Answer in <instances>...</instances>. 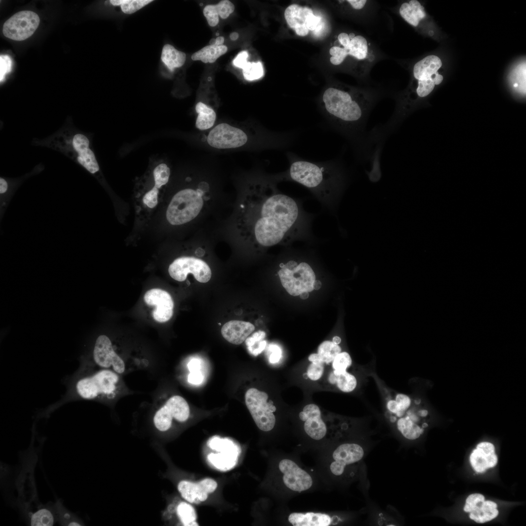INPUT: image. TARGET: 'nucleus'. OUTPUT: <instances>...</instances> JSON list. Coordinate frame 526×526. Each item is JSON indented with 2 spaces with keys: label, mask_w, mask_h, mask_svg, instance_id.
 I'll list each match as a JSON object with an SVG mask.
<instances>
[{
  "label": "nucleus",
  "mask_w": 526,
  "mask_h": 526,
  "mask_svg": "<svg viewBox=\"0 0 526 526\" xmlns=\"http://www.w3.org/2000/svg\"><path fill=\"white\" fill-rule=\"evenodd\" d=\"M279 467L283 473V481L290 489L298 492L309 489L312 485L310 475L294 462L287 459L281 460Z\"/></svg>",
  "instance_id": "nucleus-16"
},
{
  "label": "nucleus",
  "mask_w": 526,
  "mask_h": 526,
  "mask_svg": "<svg viewBox=\"0 0 526 526\" xmlns=\"http://www.w3.org/2000/svg\"><path fill=\"white\" fill-rule=\"evenodd\" d=\"M322 363L312 362L307 368L308 377L312 380H317L322 376L324 366Z\"/></svg>",
  "instance_id": "nucleus-39"
},
{
  "label": "nucleus",
  "mask_w": 526,
  "mask_h": 526,
  "mask_svg": "<svg viewBox=\"0 0 526 526\" xmlns=\"http://www.w3.org/2000/svg\"><path fill=\"white\" fill-rule=\"evenodd\" d=\"M158 188L154 187L144 195L143 203L149 207L153 208L158 203Z\"/></svg>",
  "instance_id": "nucleus-40"
},
{
  "label": "nucleus",
  "mask_w": 526,
  "mask_h": 526,
  "mask_svg": "<svg viewBox=\"0 0 526 526\" xmlns=\"http://www.w3.org/2000/svg\"><path fill=\"white\" fill-rule=\"evenodd\" d=\"M248 53L244 51L239 53L233 60V64L236 67L243 68L247 62Z\"/></svg>",
  "instance_id": "nucleus-45"
},
{
  "label": "nucleus",
  "mask_w": 526,
  "mask_h": 526,
  "mask_svg": "<svg viewBox=\"0 0 526 526\" xmlns=\"http://www.w3.org/2000/svg\"><path fill=\"white\" fill-rule=\"evenodd\" d=\"M178 489L182 496L191 503L205 501L208 497V492L202 480L198 483L182 481L178 485Z\"/></svg>",
  "instance_id": "nucleus-21"
},
{
  "label": "nucleus",
  "mask_w": 526,
  "mask_h": 526,
  "mask_svg": "<svg viewBox=\"0 0 526 526\" xmlns=\"http://www.w3.org/2000/svg\"><path fill=\"white\" fill-rule=\"evenodd\" d=\"M215 42H216V39L212 38V39H210V40L209 41V44H210V45H214L215 44Z\"/></svg>",
  "instance_id": "nucleus-56"
},
{
  "label": "nucleus",
  "mask_w": 526,
  "mask_h": 526,
  "mask_svg": "<svg viewBox=\"0 0 526 526\" xmlns=\"http://www.w3.org/2000/svg\"><path fill=\"white\" fill-rule=\"evenodd\" d=\"M234 452H225L223 453H211L208 455V459L216 467L219 469H225L230 468L234 462Z\"/></svg>",
  "instance_id": "nucleus-35"
},
{
  "label": "nucleus",
  "mask_w": 526,
  "mask_h": 526,
  "mask_svg": "<svg viewBox=\"0 0 526 526\" xmlns=\"http://www.w3.org/2000/svg\"><path fill=\"white\" fill-rule=\"evenodd\" d=\"M144 300L147 305L155 307L152 314L156 321L165 322L172 317L174 303L168 292L159 288L151 289L145 294Z\"/></svg>",
  "instance_id": "nucleus-15"
},
{
  "label": "nucleus",
  "mask_w": 526,
  "mask_h": 526,
  "mask_svg": "<svg viewBox=\"0 0 526 526\" xmlns=\"http://www.w3.org/2000/svg\"><path fill=\"white\" fill-rule=\"evenodd\" d=\"M288 169L277 175L278 182L293 181L307 188L319 202L334 212L347 185V175L338 162H313L288 153Z\"/></svg>",
  "instance_id": "nucleus-1"
},
{
  "label": "nucleus",
  "mask_w": 526,
  "mask_h": 526,
  "mask_svg": "<svg viewBox=\"0 0 526 526\" xmlns=\"http://www.w3.org/2000/svg\"><path fill=\"white\" fill-rule=\"evenodd\" d=\"M244 78L248 81H252L261 78L264 75L263 69L260 61L257 62H247L243 68Z\"/></svg>",
  "instance_id": "nucleus-37"
},
{
  "label": "nucleus",
  "mask_w": 526,
  "mask_h": 526,
  "mask_svg": "<svg viewBox=\"0 0 526 526\" xmlns=\"http://www.w3.org/2000/svg\"><path fill=\"white\" fill-rule=\"evenodd\" d=\"M203 380V376L200 370L190 372L188 376V381L191 384L198 385L201 384Z\"/></svg>",
  "instance_id": "nucleus-46"
},
{
  "label": "nucleus",
  "mask_w": 526,
  "mask_h": 526,
  "mask_svg": "<svg viewBox=\"0 0 526 526\" xmlns=\"http://www.w3.org/2000/svg\"><path fill=\"white\" fill-rule=\"evenodd\" d=\"M355 9L360 10L363 8L367 3L366 0H347L346 1Z\"/></svg>",
  "instance_id": "nucleus-47"
},
{
  "label": "nucleus",
  "mask_w": 526,
  "mask_h": 526,
  "mask_svg": "<svg viewBox=\"0 0 526 526\" xmlns=\"http://www.w3.org/2000/svg\"><path fill=\"white\" fill-rule=\"evenodd\" d=\"M332 341L335 344H338L341 342V338L338 336H335L333 338Z\"/></svg>",
  "instance_id": "nucleus-54"
},
{
  "label": "nucleus",
  "mask_w": 526,
  "mask_h": 526,
  "mask_svg": "<svg viewBox=\"0 0 526 526\" xmlns=\"http://www.w3.org/2000/svg\"><path fill=\"white\" fill-rule=\"evenodd\" d=\"M238 36H239V35H238V34L237 33L233 32V33H232L231 34H230V38L232 40H236L238 38Z\"/></svg>",
  "instance_id": "nucleus-53"
},
{
  "label": "nucleus",
  "mask_w": 526,
  "mask_h": 526,
  "mask_svg": "<svg viewBox=\"0 0 526 526\" xmlns=\"http://www.w3.org/2000/svg\"><path fill=\"white\" fill-rule=\"evenodd\" d=\"M224 40H225V39H224V38L223 37H217L216 38V42H215V44L217 45H222L223 44V43L224 42Z\"/></svg>",
  "instance_id": "nucleus-51"
},
{
  "label": "nucleus",
  "mask_w": 526,
  "mask_h": 526,
  "mask_svg": "<svg viewBox=\"0 0 526 526\" xmlns=\"http://www.w3.org/2000/svg\"><path fill=\"white\" fill-rule=\"evenodd\" d=\"M188 402L182 396L174 395L155 413L153 418L156 428L160 431H166L171 426L172 419L179 422L186 421L189 415Z\"/></svg>",
  "instance_id": "nucleus-10"
},
{
  "label": "nucleus",
  "mask_w": 526,
  "mask_h": 526,
  "mask_svg": "<svg viewBox=\"0 0 526 526\" xmlns=\"http://www.w3.org/2000/svg\"><path fill=\"white\" fill-rule=\"evenodd\" d=\"M300 295V297L301 298V299H306L308 297L309 294H308V292H304L301 293Z\"/></svg>",
  "instance_id": "nucleus-55"
},
{
  "label": "nucleus",
  "mask_w": 526,
  "mask_h": 526,
  "mask_svg": "<svg viewBox=\"0 0 526 526\" xmlns=\"http://www.w3.org/2000/svg\"><path fill=\"white\" fill-rule=\"evenodd\" d=\"M288 521L294 526H328L332 519L328 515L320 513L294 512L289 515Z\"/></svg>",
  "instance_id": "nucleus-22"
},
{
  "label": "nucleus",
  "mask_w": 526,
  "mask_h": 526,
  "mask_svg": "<svg viewBox=\"0 0 526 526\" xmlns=\"http://www.w3.org/2000/svg\"><path fill=\"white\" fill-rule=\"evenodd\" d=\"M152 1L151 0H111L110 3L114 6H120L124 13L131 14Z\"/></svg>",
  "instance_id": "nucleus-34"
},
{
  "label": "nucleus",
  "mask_w": 526,
  "mask_h": 526,
  "mask_svg": "<svg viewBox=\"0 0 526 526\" xmlns=\"http://www.w3.org/2000/svg\"><path fill=\"white\" fill-rule=\"evenodd\" d=\"M186 58L185 53L178 51L170 44L164 46L161 54V60L171 72L176 68L182 66Z\"/></svg>",
  "instance_id": "nucleus-25"
},
{
  "label": "nucleus",
  "mask_w": 526,
  "mask_h": 526,
  "mask_svg": "<svg viewBox=\"0 0 526 526\" xmlns=\"http://www.w3.org/2000/svg\"><path fill=\"white\" fill-rule=\"evenodd\" d=\"M308 359L312 362L324 363L318 354H311L308 357Z\"/></svg>",
  "instance_id": "nucleus-49"
},
{
  "label": "nucleus",
  "mask_w": 526,
  "mask_h": 526,
  "mask_svg": "<svg viewBox=\"0 0 526 526\" xmlns=\"http://www.w3.org/2000/svg\"><path fill=\"white\" fill-rule=\"evenodd\" d=\"M7 183L6 181L3 178L0 179V193L3 194L5 193L7 189Z\"/></svg>",
  "instance_id": "nucleus-50"
},
{
  "label": "nucleus",
  "mask_w": 526,
  "mask_h": 526,
  "mask_svg": "<svg viewBox=\"0 0 526 526\" xmlns=\"http://www.w3.org/2000/svg\"><path fill=\"white\" fill-rule=\"evenodd\" d=\"M203 205L200 189L186 188L181 190L171 199L167 210V219L172 225L188 223L198 215Z\"/></svg>",
  "instance_id": "nucleus-7"
},
{
  "label": "nucleus",
  "mask_w": 526,
  "mask_h": 526,
  "mask_svg": "<svg viewBox=\"0 0 526 526\" xmlns=\"http://www.w3.org/2000/svg\"><path fill=\"white\" fill-rule=\"evenodd\" d=\"M473 469L478 473L484 472L487 469L495 467L498 463L494 445L489 442L479 443L470 456Z\"/></svg>",
  "instance_id": "nucleus-18"
},
{
  "label": "nucleus",
  "mask_w": 526,
  "mask_h": 526,
  "mask_svg": "<svg viewBox=\"0 0 526 526\" xmlns=\"http://www.w3.org/2000/svg\"><path fill=\"white\" fill-rule=\"evenodd\" d=\"M364 454V449L358 444L344 443L339 445L332 454L334 461L330 466L332 473L336 476L342 475L347 466L359 462Z\"/></svg>",
  "instance_id": "nucleus-14"
},
{
  "label": "nucleus",
  "mask_w": 526,
  "mask_h": 526,
  "mask_svg": "<svg viewBox=\"0 0 526 526\" xmlns=\"http://www.w3.org/2000/svg\"><path fill=\"white\" fill-rule=\"evenodd\" d=\"M371 375L379 389L385 415L392 426L407 440L420 437L428 426L426 420L429 414L421 400L396 392L387 387L376 375Z\"/></svg>",
  "instance_id": "nucleus-3"
},
{
  "label": "nucleus",
  "mask_w": 526,
  "mask_h": 526,
  "mask_svg": "<svg viewBox=\"0 0 526 526\" xmlns=\"http://www.w3.org/2000/svg\"><path fill=\"white\" fill-rule=\"evenodd\" d=\"M78 162L92 173L99 170V168L94 154L89 147L85 148L78 152Z\"/></svg>",
  "instance_id": "nucleus-31"
},
{
  "label": "nucleus",
  "mask_w": 526,
  "mask_h": 526,
  "mask_svg": "<svg viewBox=\"0 0 526 526\" xmlns=\"http://www.w3.org/2000/svg\"><path fill=\"white\" fill-rule=\"evenodd\" d=\"M352 360L350 355L346 352H340L335 357L332 361L333 372L338 376L347 371L351 367Z\"/></svg>",
  "instance_id": "nucleus-36"
},
{
  "label": "nucleus",
  "mask_w": 526,
  "mask_h": 526,
  "mask_svg": "<svg viewBox=\"0 0 526 526\" xmlns=\"http://www.w3.org/2000/svg\"><path fill=\"white\" fill-rule=\"evenodd\" d=\"M254 326L249 322L232 320L226 322L221 328L223 338L236 345L242 343L254 330Z\"/></svg>",
  "instance_id": "nucleus-20"
},
{
  "label": "nucleus",
  "mask_w": 526,
  "mask_h": 526,
  "mask_svg": "<svg viewBox=\"0 0 526 526\" xmlns=\"http://www.w3.org/2000/svg\"><path fill=\"white\" fill-rule=\"evenodd\" d=\"M58 512L62 520L64 521L65 525L81 526V524L75 518H72V514L62 507L61 504L58 505Z\"/></svg>",
  "instance_id": "nucleus-42"
},
{
  "label": "nucleus",
  "mask_w": 526,
  "mask_h": 526,
  "mask_svg": "<svg viewBox=\"0 0 526 526\" xmlns=\"http://www.w3.org/2000/svg\"><path fill=\"white\" fill-rule=\"evenodd\" d=\"M227 51V47L224 45H209L192 54L191 59L193 60H201L206 63H214Z\"/></svg>",
  "instance_id": "nucleus-27"
},
{
  "label": "nucleus",
  "mask_w": 526,
  "mask_h": 526,
  "mask_svg": "<svg viewBox=\"0 0 526 526\" xmlns=\"http://www.w3.org/2000/svg\"><path fill=\"white\" fill-rule=\"evenodd\" d=\"M341 351V348L338 344L333 341H325L319 345L318 354L324 362L329 364L333 361Z\"/></svg>",
  "instance_id": "nucleus-29"
},
{
  "label": "nucleus",
  "mask_w": 526,
  "mask_h": 526,
  "mask_svg": "<svg viewBox=\"0 0 526 526\" xmlns=\"http://www.w3.org/2000/svg\"><path fill=\"white\" fill-rule=\"evenodd\" d=\"M53 513L46 507L38 509L30 516V525L33 526H51L54 524Z\"/></svg>",
  "instance_id": "nucleus-30"
},
{
  "label": "nucleus",
  "mask_w": 526,
  "mask_h": 526,
  "mask_svg": "<svg viewBox=\"0 0 526 526\" xmlns=\"http://www.w3.org/2000/svg\"><path fill=\"white\" fill-rule=\"evenodd\" d=\"M195 110L198 113L195 123L197 129L204 131L213 126L216 118L213 109L203 102H199L195 106Z\"/></svg>",
  "instance_id": "nucleus-26"
},
{
  "label": "nucleus",
  "mask_w": 526,
  "mask_h": 526,
  "mask_svg": "<svg viewBox=\"0 0 526 526\" xmlns=\"http://www.w3.org/2000/svg\"><path fill=\"white\" fill-rule=\"evenodd\" d=\"M265 336V333L263 331H259L245 339V344L247 346L248 351L253 355L256 356L264 349L266 342L262 340Z\"/></svg>",
  "instance_id": "nucleus-32"
},
{
  "label": "nucleus",
  "mask_w": 526,
  "mask_h": 526,
  "mask_svg": "<svg viewBox=\"0 0 526 526\" xmlns=\"http://www.w3.org/2000/svg\"><path fill=\"white\" fill-rule=\"evenodd\" d=\"M169 273L174 280L184 281L189 273L192 274L199 282L206 283L211 277V271L204 261L193 257H183L176 259L169 266Z\"/></svg>",
  "instance_id": "nucleus-11"
},
{
  "label": "nucleus",
  "mask_w": 526,
  "mask_h": 526,
  "mask_svg": "<svg viewBox=\"0 0 526 526\" xmlns=\"http://www.w3.org/2000/svg\"><path fill=\"white\" fill-rule=\"evenodd\" d=\"M279 266L278 274L281 283L291 295L296 296L314 289L316 274L308 263L290 260L281 263Z\"/></svg>",
  "instance_id": "nucleus-5"
},
{
  "label": "nucleus",
  "mask_w": 526,
  "mask_h": 526,
  "mask_svg": "<svg viewBox=\"0 0 526 526\" xmlns=\"http://www.w3.org/2000/svg\"><path fill=\"white\" fill-rule=\"evenodd\" d=\"M93 359L99 367L122 374L125 370L123 360L115 352L110 339L104 335L96 339L93 350Z\"/></svg>",
  "instance_id": "nucleus-12"
},
{
  "label": "nucleus",
  "mask_w": 526,
  "mask_h": 526,
  "mask_svg": "<svg viewBox=\"0 0 526 526\" xmlns=\"http://www.w3.org/2000/svg\"><path fill=\"white\" fill-rule=\"evenodd\" d=\"M12 60L7 55L0 56V82L4 79L5 75L10 72L12 67Z\"/></svg>",
  "instance_id": "nucleus-41"
},
{
  "label": "nucleus",
  "mask_w": 526,
  "mask_h": 526,
  "mask_svg": "<svg viewBox=\"0 0 526 526\" xmlns=\"http://www.w3.org/2000/svg\"><path fill=\"white\" fill-rule=\"evenodd\" d=\"M269 351L270 352L269 362L271 363H275L278 362L282 356L281 348L276 345H270L269 347Z\"/></svg>",
  "instance_id": "nucleus-44"
},
{
  "label": "nucleus",
  "mask_w": 526,
  "mask_h": 526,
  "mask_svg": "<svg viewBox=\"0 0 526 526\" xmlns=\"http://www.w3.org/2000/svg\"><path fill=\"white\" fill-rule=\"evenodd\" d=\"M321 286V283L319 281L316 280L314 284V288L315 289H319Z\"/></svg>",
  "instance_id": "nucleus-52"
},
{
  "label": "nucleus",
  "mask_w": 526,
  "mask_h": 526,
  "mask_svg": "<svg viewBox=\"0 0 526 526\" xmlns=\"http://www.w3.org/2000/svg\"><path fill=\"white\" fill-rule=\"evenodd\" d=\"M170 173V169L166 164L162 163L158 165L153 170L154 186L159 189L166 185L169 181Z\"/></svg>",
  "instance_id": "nucleus-38"
},
{
  "label": "nucleus",
  "mask_w": 526,
  "mask_h": 526,
  "mask_svg": "<svg viewBox=\"0 0 526 526\" xmlns=\"http://www.w3.org/2000/svg\"><path fill=\"white\" fill-rule=\"evenodd\" d=\"M268 394L256 388L248 389L245 394L246 405L257 427L262 431L268 432L274 427L276 418L273 414L276 408Z\"/></svg>",
  "instance_id": "nucleus-8"
},
{
  "label": "nucleus",
  "mask_w": 526,
  "mask_h": 526,
  "mask_svg": "<svg viewBox=\"0 0 526 526\" xmlns=\"http://www.w3.org/2000/svg\"><path fill=\"white\" fill-rule=\"evenodd\" d=\"M40 19L37 14L29 10L16 13L3 24L2 32L6 38L21 41L31 36L38 27Z\"/></svg>",
  "instance_id": "nucleus-9"
},
{
  "label": "nucleus",
  "mask_w": 526,
  "mask_h": 526,
  "mask_svg": "<svg viewBox=\"0 0 526 526\" xmlns=\"http://www.w3.org/2000/svg\"><path fill=\"white\" fill-rule=\"evenodd\" d=\"M330 60L335 65L341 64L348 56L358 61L372 62L375 58L370 43L364 36L342 32L335 45L329 50Z\"/></svg>",
  "instance_id": "nucleus-6"
},
{
  "label": "nucleus",
  "mask_w": 526,
  "mask_h": 526,
  "mask_svg": "<svg viewBox=\"0 0 526 526\" xmlns=\"http://www.w3.org/2000/svg\"><path fill=\"white\" fill-rule=\"evenodd\" d=\"M73 144L75 150L78 152L85 148L89 147V141L84 135L77 134L74 137Z\"/></svg>",
  "instance_id": "nucleus-43"
},
{
  "label": "nucleus",
  "mask_w": 526,
  "mask_h": 526,
  "mask_svg": "<svg viewBox=\"0 0 526 526\" xmlns=\"http://www.w3.org/2000/svg\"><path fill=\"white\" fill-rule=\"evenodd\" d=\"M177 514L184 526H197L196 514L194 508L188 504L181 502L177 508Z\"/></svg>",
  "instance_id": "nucleus-33"
},
{
  "label": "nucleus",
  "mask_w": 526,
  "mask_h": 526,
  "mask_svg": "<svg viewBox=\"0 0 526 526\" xmlns=\"http://www.w3.org/2000/svg\"><path fill=\"white\" fill-rule=\"evenodd\" d=\"M113 371L103 369L76 378L73 391L76 397L86 400L112 399L116 394L119 377Z\"/></svg>",
  "instance_id": "nucleus-4"
},
{
  "label": "nucleus",
  "mask_w": 526,
  "mask_h": 526,
  "mask_svg": "<svg viewBox=\"0 0 526 526\" xmlns=\"http://www.w3.org/2000/svg\"><path fill=\"white\" fill-rule=\"evenodd\" d=\"M401 18L408 23L416 27L422 19L426 17L424 7L416 0L403 2L399 8Z\"/></svg>",
  "instance_id": "nucleus-23"
},
{
  "label": "nucleus",
  "mask_w": 526,
  "mask_h": 526,
  "mask_svg": "<svg viewBox=\"0 0 526 526\" xmlns=\"http://www.w3.org/2000/svg\"><path fill=\"white\" fill-rule=\"evenodd\" d=\"M333 374V384H336L340 391L344 393H350L356 388L357 381L354 375L347 371L338 376L335 375L334 373Z\"/></svg>",
  "instance_id": "nucleus-28"
},
{
  "label": "nucleus",
  "mask_w": 526,
  "mask_h": 526,
  "mask_svg": "<svg viewBox=\"0 0 526 526\" xmlns=\"http://www.w3.org/2000/svg\"><path fill=\"white\" fill-rule=\"evenodd\" d=\"M284 15L287 24L298 35L305 36L308 35L309 31L307 28V23L314 15L312 9L293 4L286 8Z\"/></svg>",
  "instance_id": "nucleus-19"
},
{
  "label": "nucleus",
  "mask_w": 526,
  "mask_h": 526,
  "mask_svg": "<svg viewBox=\"0 0 526 526\" xmlns=\"http://www.w3.org/2000/svg\"><path fill=\"white\" fill-rule=\"evenodd\" d=\"M300 419L305 421L304 429L306 433L315 440L322 439L326 434L327 428L320 417L319 407L314 404L306 405L299 413Z\"/></svg>",
  "instance_id": "nucleus-17"
},
{
  "label": "nucleus",
  "mask_w": 526,
  "mask_h": 526,
  "mask_svg": "<svg viewBox=\"0 0 526 526\" xmlns=\"http://www.w3.org/2000/svg\"><path fill=\"white\" fill-rule=\"evenodd\" d=\"M497 505L494 502L485 499L483 495L475 493L470 494L466 500L465 512L474 522L483 524L494 519L499 514Z\"/></svg>",
  "instance_id": "nucleus-13"
},
{
  "label": "nucleus",
  "mask_w": 526,
  "mask_h": 526,
  "mask_svg": "<svg viewBox=\"0 0 526 526\" xmlns=\"http://www.w3.org/2000/svg\"><path fill=\"white\" fill-rule=\"evenodd\" d=\"M376 97L368 90L327 88L322 96L326 119L347 138L357 140L364 131Z\"/></svg>",
  "instance_id": "nucleus-2"
},
{
  "label": "nucleus",
  "mask_w": 526,
  "mask_h": 526,
  "mask_svg": "<svg viewBox=\"0 0 526 526\" xmlns=\"http://www.w3.org/2000/svg\"><path fill=\"white\" fill-rule=\"evenodd\" d=\"M234 5L228 0H223L218 4L206 5L203 10V14L210 26H215L219 22L220 16L225 19L233 12Z\"/></svg>",
  "instance_id": "nucleus-24"
},
{
  "label": "nucleus",
  "mask_w": 526,
  "mask_h": 526,
  "mask_svg": "<svg viewBox=\"0 0 526 526\" xmlns=\"http://www.w3.org/2000/svg\"><path fill=\"white\" fill-rule=\"evenodd\" d=\"M188 367L189 372L200 370L201 361L198 358H193L188 363Z\"/></svg>",
  "instance_id": "nucleus-48"
}]
</instances>
